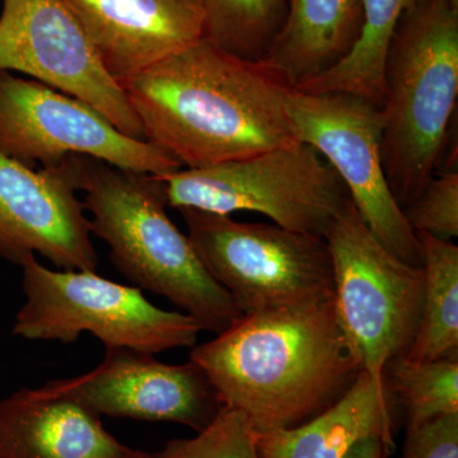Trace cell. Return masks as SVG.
<instances>
[{"mask_svg":"<svg viewBox=\"0 0 458 458\" xmlns=\"http://www.w3.org/2000/svg\"><path fill=\"white\" fill-rule=\"evenodd\" d=\"M144 138L188 168L225 164L297 140L292 87L264 59L201 38L120 83Z\"/></svg>","mask_w":458,"mask_h":458,"instance_id":"6da1fadb","label":"cell"},{"mask_svg":"<svg viewBox=\"0 0 458 458\" xmlns=\"http://www.w3.org/2000/svg\"><path fill=\"white\" fill-rule=\"evenodd\" d=\"M190 360L204 370L222 406L242 412L256 434L318 417L361 372L344 342L334 297L242 315L191 348Z\"/></svg>","mask_w":458,"mask_h":458,"instance_id":"7a4b0ae2","label":"cell"},{"mask_svg":"<svg viewBox=\"0 0 458 458\" xmlns=\"http://www.w3.org/2000/svg\"><path fill=\"white\" fill-rule=\"evenodd\" d=\"M60 165L75 190L86 192L90 233L107 243L114 267L132 284L170 301L210 333H222L242 316L205 269L188 234L171 221L157 174L82 155Z\"/></svg>","mask_w":458,"mask_h":458,"instance_id":"3957f363","label":"cell"},{"mask_svg":"<svg viewBox=\"0 0 458 458\" xmlns=\"http://www.w3.org/2000/svg\"><path fill=\"white\" fill-rule=\"evenodd\" d=\"M382 165L401 208L442 165L458 96V0H418L388 44Z\"/></svg>","mask_w":458,"mask_h":458,"instance_id":"277c9868","label":"cell"},{"mask_svg":"<svg viewBox=\"0 0 458 458\" xmlns=\"http://www.w3.org/2000/svg\"><path fill=\"white\" fill-rule=\"evenodd\" d=\"M167 207L232 216L254 212L274 225L325 236L351 201L337 172L303 141L245 158L158 174Z\"/></svg>","mask_w":458,"mask_h":458,"instance_id":"5b68a950","label":"cell"},{"mask_svg":"<svg viewBox=\"0 0 458 458\" xmlns=\"http://www.w3.org/2000/svg\"><path fill=\"white\" fill-rule=\"evenodd\" d=\"M334 267V310L360 369L386 388V364L409 352L420 322L424 270L401 260L367 227L352 200L325 233Z\"/></svg>","mask_w":458,"mask_h":458,"instance_id":"8992f818","label":"cell"},{"mask_svg":"<svg viewBox=\"0 0 458 458\" xmlns=\"http://www.w3.org/2000/svg\"><path fill=\"white\" fill-rule=\"evenodd\" d=\"M21 267L26 302L13 334L23 339L74 343L90 333L106 348L157 354L194 348L203 331L188 313L158 309L138 286L111 282L96 271H54L33 255Z\"/></svg>","mask_w":458,"mask_h":458,"instance_id":"52a82bcc","label":"cell"},{"mask_svg":"<svg viewBox=\"0 0 458 458\" xmlns=\"http://www.w3.org/2000/svg\"><path fill=\"white\" fill-rule=\"evenodd\" d=\"M180 212L201 264L241 315L334 297L333 259L324 236L197 209Z\"/></svg>","mask_w":458,"mask_h":458,"instance_id":"ba28073f","label":"cell"},{"mask_svg":"<svg viewBox=\"0 0 458 458\" xmlns=\"http://www.w3.org/2000/svg\"><path fill=\"white\" fill-rule=\"evenodd\" d=\"M286 110L297 140L318 150L337 172L373 236L401 260L421 267L418 236L386 179L381 107L352 93L292 89Z\"/></svg>","mask_w":458,"mask_h":458,"instance_id":"9c48e42d","label":"cell"},{"mask_svg":"<svg viewBox=\"0 0 458 458\" xmlns=\"http://www.w3.org/2000/svg\"><path fill=\"white\" fill-rule=\"evenodd\" d=\"M0 153L32 168L38 162L56 167L74 155L157 176L182 167L155 144L123 134L86 102L2 71Z\"/></svg>","mask_w":458,"mask_h":458,"instance_id":"30bf717a","label":"cell"},{"mask_svg":"<svg viewBox=\"0 0 458 458\" xmlns=\"http://www.w3.org/2000/svg\"><path fill=\"white\" fill-rule=\"evenodd\" d=\"M0 71L31 75L86 102L128 137L146 140L125 90L63 0H3Z\"/></svg>","mask_w":458,"mask_h":458,"instance_id":"8fae6325","label":"cell"},{"mask_svg":"<svg viewBox=\"0 0 458 458\" xmlns=\"http://www.w3.org/2000/svg\"><path fill=\"white\" fill-rule=\"evenodd\" d=\"M153 355L106 348L98 369L73 378L53 379L44 387L98 417L171 421L201 432L223 408L212 382L192 360L167 364Z\"/></svg>","mask_w":458,"mask_h":458,"instance_id":"7c38bea8","label":"cell"},{"mask_svg":"<svg viewBox=\"0 0 458 458\" xmlns=\"http://www.w3.org/2000/svg\"><path fill=\"white\" fill-rule=\"evenodd\" d=\"M62 165L35 171L0 153V259L40 254L64 270L96 271L83 201Z\"/></svg>","mask_w":458,"mask_h":458,"instance_id":"4fadbf2b","label":"cell"},{"mask_svg":"<svg viewBox=\"0 0 458 458\" xmlns=\"http://www.w3.org/2000/svg\"><path fill=\"white\" fill-rule=\"evenodd\" d=\"M122 83L204 38L203 0H63Z\"/></svg>","mask_w":458,"mask_h":458,"instance_id":"5bb4252c","label":"cell"},{"mask_svg":"<svg viewBox=\"0 0 458 458\" xmlns=\"http://www.w3.org/2000/svg\"><path fill=\"white\" fill-rule=\"evenodd\" d=\"M98 415L42 386L0 401V458H126Z\"/></svg>","mask_w":458,"mask_h":458,"instance_id":"9a60e30c","label":"cell"},{"mask_svg":"<svg viewBox=\"0 0 458 458\" xmlns=\"http://www.w3.org/2000/svg\"><path fill=\"white\" fill-rule=\"evenodd\" d=\"M394 403L366 372L324 412L293 429L258 434L264 458H342L364 437H382L394 448Z\"/></svg>","mask_w":458,"mask_h":458,"instance_id":"2e32d148","label":"cell"},{"mask_svg":"<svg viewBox=\"0 0 458 458\" xmlns=\"http://www.w3.org/2000/svg\"><path fill=\"white\" fill-rule=\"evenodd\" d=\"M364 0H286V16L264 60L289 86L339 64L355 47Z\"/></svg>","mask_w":458,"mask_h":458,"instance_id":"e0dca14e","label":"cell"},{"mask_svg":"<svg viewBox=\"0 0 458 458\" xmlns=\"http://www.w3.org/2000/svg\"><path fill=\"white\" fill-rule=\"evenodd\" d=\"M418 0H364L360 40L349 55L325 73L293 87L304 93L344 92L382 106L388 44L400 18Z\"/></svg>","mask_w":458,"mask_h":458,"instance_id":"ac0fdd59","label":"cell"},{"mask_svg":"<svg viewBox=\"0 0 458 458\" xmlns=\"http://www.w3.org/2000/svg\"><path fill=\"white\" fill-rule=\"evenodd\" d=\"M415 234L424 270L423 310L405 357L417 361L458 357V247L452 241Z\"/></svg>","mask_w":458,"mask_h":458,"instance_id":"d6986e66","label":"cell"},{"mask_svg":"<svg viewBox=\"0 0 458 458\" xmlns=\"http://www.w3.org/2000/svg\"><path fill=\"white\" fill-rule=\"evenodd\" d=\"M384 382L405 410L408 427L458 412V357L432 361L394 358L385 366Z\"/></svg>","mask_w":458,"mask_h":458,"instance_id":"ffe728a7","label":"cell"},{"mask_svg":"<svg viewBox=\"0 0 458 458\" xmlns=\"http://www.w3.org/2000/svg\"><path fill=\"white\" fill-rule=\"evenodd\" d=\"M204 38L249 60H261L286 16V0H203Z\"/></svg>","mask_w":458,"mask_h":458,"instance_id":"44dd1931","label":"cell"},{"mask_svg":"<svg viewBox=\"0 0 458 458\" xmlns=\"http://www.w3.org/2000/svg\"><path fill=\"white\" fill-rule=\"evenodd\" d=\"M153 458H264L258 434L238 410L223 406L212 423L192 438L172 439Z\"/></svg>","mask_w":458,"mask_h":458,"instance_id":"7402d4cb","label":"cell"},{"mask_svg":"<svg viewBox=\"0 0 458 458\" xmlns=\"http://www.w3.org/2000/svg\"><path fill=\"white\" fill-rule=\"evenodd\" d=\"M406 221L415 233L442 241L458 236V172L448 168L434 174L420 194L403 208Z\"/></svg>","mask_w":458,"mask_h":458,"instance_id":"603a6c76","label":"cell"},{"mask_svg":"<svg viewBox=\"0 0 458 458\" xmlns=\"http://www.w3.org/2000/svg\"><path fill=\"white\" fill-rule=\"evenodd\" d=\"M403 458H458V412L408 427Z\"/></svg>","mask_w":458,"mask_h":458,"instance_id":"cb8c5ba5","label":"cell"},{"mask_svg":"<svg viewBox=\"0 0 458 458\" xmlns=\"http://www.w3.org/2000/svg\"><path fill=\"white\" fill-rule=\"evenodd\" d=\"M391 450L394 448L382 437L369 436L352 443L342 458H387Z\"/></svg>","mask_w":458,"mask_h":458,"instance_id":"d4e9b609","label":"cell"},{"mask_svg":"<svg viewBox=\"0 0 458 458\" xmlns=\"http://www.w3.org/2000/svg\"><path fill=\"white\" fill-rule=\"evenodd\" d=\"M126 458H153V457H152V454H146V452L134 450Z\"/></svg>","mask_w":458,"mask_h":458,"instance_id":"484cf974","label":"cell"}]
</instances>
